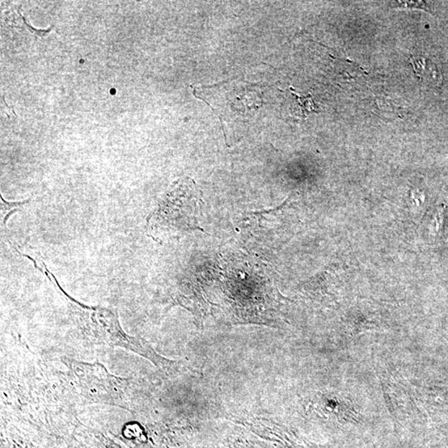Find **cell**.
<instances>
[{
    "instance_id": "obj_6",
    "label": "cell",
    "mask_w": 448,
    "mask_h": 448,
    "mask_svg": "<svg viewBox=\"0 0 448 448\" xmlns=\"http://www.w3.org/2000/svg\"><path fill=\"white\" fill-rule=\"evenodd\" d=\"M391 8H417L425 11H429L428 3L424 1H395L390 4Z\"/></svg>"
},
{
    "instance_id": "obj_5",
    "label": "cell",
    "mask_w": 448,
    "mask_h": 448,
    "mask_svg": "<svg viewBox=\"0 0 448 448\" xmlns=\"http://www.w3.org/2000/svg\"><path fill=\"white\" fill-rule=\"evenodd\" d=\"M1 200V228H6L8 219L10 218L12 214L19 212V211L22 210L24 206H26L29 200L20 201V202H8L3 198H0Z\"/></svg>"
},
{
    "instance_id": "obj_2",
    "label": "cell",
    "mask_w": 448,
    "mask_h": 448,
    "mask_svg": "<svg viewBox=\"0 0 448 448\" xmlns=\"http://www.w3.org/2000/svg\"><path fill=\"white\" fill-rule=\"evenodd\" d=\"M200 203V190L191 179L174 182L147 218L149 235L158 241L200 230L198 217Z\"/></svg>"
},
{
    "instance_id": "obj_3",
    "label": "cell",
    "mask_w": 448,
    "mask_h": 448,
    "mask_svg": "<svg viewBox=\"0 0 448 448\" xmlns=\"http://www.w3.org/2000/svg\"><path fill=\"white\" fill-rule=\"evenodd\" d=\"M83 366L92 379H90L87 376L74 370L75 374L78 376L80 383L83 384V390H90V395L94 396L97 400L117 402L118 393L116 387L118 380L116 377L109 374L103 366L86 365L84 363Z\"/></svg>"
},
{
    "instance_id": "obj_4",
    "label": "cell",
    "mask_w": 448,
    "mask_h": 448,
    "mask_svg": "<svg viewBox=\"0 0 448 448\" xmlns=\"http://www.w3.org/2000/svg\"><path fill=\"white\" fill-rule=\"evenodd\" d=\"M410 62H412L414 71L417 76H420V78H425L427 81L433 82V79L431 78L430 76H433V78L438 80V69L437 67L433 64L432 62H428L426 58L413 57L410 58Z\"/></svg>"
},
{
    "instance_id": "obj_1",
    "label": "cell",
    "mask_w": 448,
    "mask_h": 448,
    "mask_svg": "<svg viewBox=\"0 0 448 448\" xmlns=\"http://www.w3.org/2000/svg\"><path fill=\"white\" fill-rule=\"evenodd\" d=\"M22 256L33 261L35 268L45 275L61 295L66 304L71 323L83 340L93 345L121 348L137 354L153 363L159 369L170 370L175 366L176 362L160 356L145 340L126 334L115 312L105 307L85 305L71 298L62 288L39 253L35 252L33 255L23 253Z\"/></svg>"
}]
</instances>
